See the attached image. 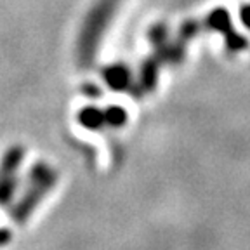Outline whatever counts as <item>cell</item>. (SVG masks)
I'll return each mask as SVG.
<instances>
[{"mask_svg": "<svg viewBox=\"0 0 250 250\" xmlns=\"http://www.w3.org/2000/svg\"><path fill=\"white\" fill-rule=\"evenodd\" d=\"M58 183V174L45 164H35L28 174V186L23 196L18 200L11 210V215L16 223L23 224L37 208L42 198L51 191L52 186Z\"/></svg>", "mask_w": 250, "mask_h": 250, "instance_id": "obj_1", "label": "cell"}, {"mask_svg": "<svg viewBox=\"0 0 250 250\" xmlns=\"http://www.w3.org/2000/svg\"><path fill=\"white\" fill-rule=\"evenodd\" d=\"M23 160V149L21 148H11L4 155L2 162H0V179H7V177H14L18 174V168Z\"/></svg>", "mask_w": 250, "mask_h": 250, "instance_id": "obj_2", "label": "cell"}, {"mask_svg": "<svg viewBox=\"0 0 250 250\" xmlns=\"http://www.w3.org/2000/svg\"><path fill=\"white\" fill-rule=\"evenodd\" d=\"M18 176L7 177V179H0V205H9L12 202L18 189Z\"/></svg>", "mask_w": 250, "mask_h": 250, "instance_id": "obj_3", "label": "cell"}, {"mask_svg": "<svg viewBox=\"0 0 250 250\" xmlns=\"http://www.w3.org/2000/svg\"><path fill=\"white\" fill-rule=\"evenodd\" d=\"M11 238H12L11 231L5 229V228H0V247L7 245V243L11 242Z\"/></svg>", "mask_w": 250, "mask_h": 250, "instance_id": "obj_4", "label": "cell"}]
</instances>
